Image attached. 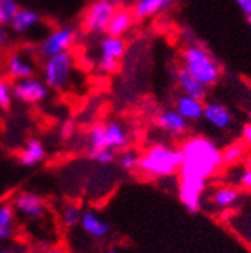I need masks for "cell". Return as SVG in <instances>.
I'll use <instances>...</instances> for the list:
<instances>
[{"instance_id": "6da1fadb", "label": "cell", "mask_w": 251, "mask_h": 253, "mask_svg": "<svg viewBox=\"0 0 251 253\" xmlns=\"http://www.w3.org/2000/svg\"><path fill=\"white\" fill-rule=\"evenodd\" d=\"M182 165L179 178L206 181L223 166L221 149L218 145L202 134L190 136L180 145Z\"/></svg>"}, {"instance_id": "7a4b0ae2", "label": "cell", "mask_w": 251, "mask_h": 253, "mask_svg": "<svg viewBox=\"0 0 251 253\" xmlns=\"http://www.w3.org/2000/svg\"><path fill=\"white\" fill-rule=\"evenodd\" d=\"M180 165V148L164 142H155L144 148L140 154L137 172L149 179L167 178L175 173H179Z\"/></svg>"}, {"instance_id": "3957f363", "label": "cell", "mask_w": 251, "mask_h": 253, "mask_svg": "<svg viewBox=\"0 0 251 253\" xmlns=\"http://www.w3.org/2000/svg\"><path fill=\"white\" fill-rule=\"evenodd\" d=\"M182 68H185L205 87H214L221 77V67L208 48L199 44H188L180 51Z\"/></svg>"}, {"instance_id": "277c9868", "label": "cell", "mask_w": 251, "mask_h": 253, "mask_svg": "<svg viewBox=\"0 0 251 253\" xmlns=\"http://www.w3.org/2000/svg\"><path fill=\"white\" fill-rule=\"evenodd\" d=\"M131 136L122 122L108 121L93 124L87 131L89 148H108L113 151H122L128 146Z\"/></svg>"}, {"instance_id": "5b68a950", "label": "cell", "mask_w": 251, "mask_h": 253, "mask_svg": "<svg viewBox=\"0 0 251 253\" xmlns=\"http://www.w3.org/2000/svg\"><path fill=\"white\" fill-rule=\"evenodd\" d=\"M74 70V57L70 51L60 53L45 59L44 62V83L48 89L62 90L65 89L72 77Z\"/></svg>"}, {"instance_id": "8992f818", "label": "cell", "mask_w": 251, "mask_h": 253, "mask_svg": "<svg viewBox=\"0 0 251 253\" xmlns=\"http://www.w3.org/2000/svg\"><path fill=\"white\" fill-rule=\"evenodd\" d=\"M116 5H113L111 0H93L87 6L83 15V27L87 34L101 35L106 34L107 26L116 11Z\"/></svg>"}, {"instance_id": "52a82bcc", "label": "cell", "mask_w": 251, "mask_h": 253, "mask_svg": "<svg viewBox=\"0 0 251 253\" xmlns=\"http://www.w3.org/2000/svg\"><path fill=\"white\" fill-rule=\"evenodd\" d=\"M75 40H77L75 27L70 26V24L62 26V27H57L56 30H53L51 34H48L44 38V41L38 47V51L42 57L48 59L51 56L70 51V48L74 45Z\"/></svg>"}, {"instance_id": "ba28073f", "label": "cell", "mask_w": 251, "mask_h": 253, "mask_svg": "<svg viewBox=\"0 0 251 253\" xmlns=\"http://www.w3.org/2000/svg\"><path fill=\"white\" fill-rule=\"evenodd\" d=\"M12 97L14 100L26 104H38L48 97V87L44 80L38 77H27L17 80L12 84Z\"/></svg>"}, {"instance_id": "9c48e42d", "label": "cell", "mask_w": 251, "mask_h": 253, "mask_svg": "<svg viewBox=\"0 0 251 253\" xmlns=\"http://www.w3.org/2000/svg\"><path fill=\"white\" fill-rule=\"evenodd\" d=\"M11 205L14 207L17 215L27 220H39L45 217L48 210L44 198L35 192H18L12 198Z\"/></svg>"}, {"instance_id": "30bf717a", "label": "cell", "mask_w": 251, "mask_h": 253, "mask_svg": "<svg viewBox=\"0 0 251 253\" xmlns=\"http://www.w3.org/2000/svg\"><path fill=\"white\" fill-rule=\"evenodd\" d=\"M205 190H206V181L203 179L179 178L178 196L182 205L190 212H197L202 208Z\"/></svg>"}, {"instance_id": "8fae6325", "label": "cell", "mask_w": 251, "mask_h": 253, "mask_svg": "<svg viewBox=\"0 0 251 253\" xmlns=\"http://www.w3.org/2000/svg\"><path fill=\"white\" fill-rule=\"evenodd\" d=\"M156 126L170 137H182L186 134L190 128V122H188L176 109H166L160 112L155 118Z\"/></svg>"}, {"instance_id": "7c38bea8", "label": "cell", "mask_w": 251, "mask_h": 253, "mask_svg": "<svg viewBox=\"0 0 251 253\" xmlns=\"http://www.w3.org/2000/svg\"><path fill=\"white\" fill-rule=\"evenodd\" d=\"M208 125H211L212 128L224 131L229 130L233 125V113L232 110L219 101H206L203 106V118Z\"/></svg>"}, {"instance_id": "4fadbf2b", "label": "cell", "mask_w": 251, "mask_h": 253, "mask_svg": "<svg viewBox=\"0 0 251 253\" xmlns=\"http://www.w3.org/2000/svg\"><path fill=\"white\" fill-rule=\"evenodd\" d=\"M80 226L84 234H87L93 240H104L110 235V225L106 220L101 218V215L93 210H83Z\"/></svg>"}, {"instance_id": "5bb4252c", "label": "cell", "mask_w": 251, "mask_h": 253, "mask_svg": "<svg viewBox=\"0 0 251 253\" xmlns=\"http://www.w3.org/2000/svg\"><path fill=\"white\" fill-rule=\"evenodd\" d=\"M178 0H136L133 5V14L136 20H146L169 11Z\"/></svg>"}, {"instance_id": "9a60e30c", "label": "cell", "mask_w": 251, "mask_h": 253, "mask_svg": "<svg viewBox=\"0 0 251 253\" xmlns=\"http://www.w3.org/2000/svg\"><path fill=\"white\" fill-rule=\"evenodd\" d=\"M175 80H176V84L182 95H188V97H193V98H197L202 101H205V98L208 97V87H205L202 83H199L185 68H182V67L178 68V71L175 74Z\"/></svg>"}, {"instance_id": "2e32d148", "label": "cell", "mask_w": 251, "mask_h": 253, "mask_svg": "<svg viewBox=\"0 0 251 253\" xmlns=\"http://www.w3.org/2000/svg\"><path fill=\"white\" fill-rule=\"evenodd\" d=\"M17 158H18V163L21 166L35 168L45 160V146L39 139L30 137L26 140V143H24V146L20 151Z\"/></svg>"}, {"instance_id": "e0dca14e", "label": "cell", "mask_w": 251, "mask_h": 253, "mask_svg": "<svg viewBox=\"0 0 251 253\" xmlns=\"http://www.w3.org/2000/svg\"><path fill=\"white\" fill-rule=\"evenodd\" d=\"M134 23H136V17L130 8L117 6L110 23H108V26H107L106 34L110 37H120L122 38L134 26Z\"/></svg>"}, {"instance_id": "ac0fdd59", "label": "cell", "mask_w": 251, "mask_h": 253, "mask_svg": "<svg viewBox=\"0 0 251 253\" xmlns=\"http://www.w3.org/2000/svg\"><path fill=\"white\" fill-rule=\"evenodd\" d=\"M6 73L12 80H23L32 77L35 73V67L24 53H12L6 62Z\"/></svg>"}, {"instance_id": "d6986e66", "label": "cell", "mask_w": 251, "mask_h": 253, "mask_svg": "<svg viewBox=\"0 0 251 253\" xmlns=\"http://www.w3.org/2000/svg\"><path fill=\"white\" fill-rule=\"evenodd\" d=\"M203 106H205V101L180 93L179 97L176 98L175 109L188 122H197V121H200L203 118Z\"/></svg>"}, {"instance_id": "ffe728a7", "label": "cell", "mask_w": 251, "mask_h": 253, "mask_svg": "<svg viewBox=\"0 0 251 253\" xmlns=\"http://www.w3.org/2000/svg\"><path fill=\"white\" fill-rule=\"evenodd\" d=\"M17 232V212L11 202L0 204V241L11 240Z\"/></svg>"}, {"instance_id": "44dd1931", "label": "cell", "mask_w": 251, "mask_h": 253, "mask_svg": "<svg viewBox=\"0 0 251 253\" xmlns=\"http://www.w3.org/2000/svg\"><path fill=\"white\" fill-rule=\"evenodd\" d=\"M241 198V192L233 185H219L212 192V204L218 210H230L233 208Z\"/></svg>"}, {"instance_id": "7402d4cb", "label": "cell", "mask_w": 251, "mask_h": 253, "mask_svg": "<svg viewBox=\"0 0 251 253\" xmlns=\"http://www.w3.org/2000/svg\"><path fill=\"white\" fill-rule=\"evenodd\" d=\"M38 23H39V14L36 11L29 8H20L14 15L12 21L9 23V26L17 34H26L30 29H34Z\"/></svg>"}, {"instance_id": "603a6c76", "label": "cell", "mask_w": 251, "mask_h": 253, "mask_svg": "<svg viewBox=\"0 0 251 253\" xmlns=\"http://www.w3.org/2000/svg\"><path fill=\"white\" fill-rule=\"evenodd\" d=\"M100 48H101V56L120 60L125 56V51H127V42L120 37L107 35L101 40Z\"/></svg>"}, {"instance_id": "cb8c5ba5", "label": "cell", "mask_w": 251, "mask_h": 253, "mask_svg": "<svg viewBox=\"0 0 251 253\" xmlns=\"http://www.w3.org/2000/svg\"><path fill=\"white\" fill-rule=\"evenodd\" d=\"M81 212L83 210L80 208L78 204L75 202H68L62 207L59 218H60V223L65 229H72L75 226L80 225V218H81Z\"/></svg>"}, {"instance_id": "d4e9b609", "label": "cell", "mask_w": 251, "mask_h": 253, "mask_svg": "<svg viewBox=\"0 0 251 253\" xmlns=\"http://www.w3.org/2000/svg\"><path fill=\"white\" fill-rule=\"evenodd\" d=\"M245 152H247V146L241 140L227 145L221 151L223 165H236V163H239L242 158L245 157Z\"/></svg>"}, {"instance_id": "484cf974", "label": "cell", "mask_w": 251, "mask_h": 253, "mask_svg": "<svg viewBox=\"0 0 251 253\" xmlns=\"http://www.w3.org/2000/svg\"><path fill=\"white\" fill-rule=\"evenodd\" d=\"M87 157L98 165H110L116 160V151L108 148H89Z\"/></svg>"}, {"instance_id": "4316f807", "label": "cell", "mask_w": 251, "mask_h": 253, "mask_svg": "<svg viewBox=\"0 0 251 253\" xmlns=\"http://www.w3.org/2000/svg\"><path fill=\"white\" fill-rule=\"evenodd\" d=\"M139 157H140V154L136 152L134 149H127V151H122L116 158H117V162H119V166L123 170L133 172V170H137Z\"/></svg>"}, {"instance_id": "83f0119b", "label": "cell", "mask_w": 251, "mask_h": 253, "mask_svg": "<svg viewBox=\"0 0 251 253\" xmlns=\"http://www.w3.org/2000/svg\"><path fill=\"white\" fill-rule=\"evenodd\" d=\"M18 9L20 6L17 0H0V24L9 26Z\"/></svg>"}, {"instance_id": "f1b7e54d", "label": "cell", "mask_w": 251, "mask_h": 253, "mask_svg": "<svg viewBox=\"0 0 251 253\" xmlns=\"http://www.w3.org/2000/svg\"><path fill=\"white\" fill-rule=\"evenodd\" d=\"M12 84L6 80H0V109L8 110L12 104Z\"/></svg>"}, {"instance_id": "f546056e", "label": "cell", "mask_w": 251, "mask_h": 253, "mask_svg": "<svg viewBox=\"0 0 251 253\" xmlns=\"http://www.w3.org/2000/svg\"><path fill=\"white\" fill-rule=\"evenodd\" d=\"M97 68L101 74L104 76H111L119 70V60L111 59V57H104L101 56L98 63H97Z\"/></svg>"}, {"instance_id": "4dcf8cb0", "label": "cell", "mask_w": 251, "mask_h": 253, "mask_svg": "<svg viewBox=\"0 0 251 253\" xmlns=\"http://www.w3.org/2000/svg\"><path fill=\"white\" fill-rule=\"evenodd\" d=\"M74 133H75V124H74V121H65L64 124L60 125V137L62 139H71L72 136H74Z\"/></svg>"}, {"instance_id": "1f68e13d", "label": "cell", "mask_w": 251, "mask_h": 253, "mask_svg": "<svg viewBox=\"0 0 251 253\" xmlns=\"http://www.w3.org/2000/svg\"><path fill=\"white\" fill-rule=\"evenodd\" d=\"M238 182H239L241 187H244L245 190H250V192H251V169L242 170L239 178H238Z\"/></svg>"}, {"instance_id": "d6a6232c", "label": "cell", "mask_w": 251, "mask_h": 253, "mask_svg": "<svg viewBox=\"0 0 251 253\" xmlns=\"http://www.w3.org/2000/svg\"><path fill=\"white\" fill-rule=\"evenodd\" d=\"M241 137H242V143L245 146H251V124H245L242 126V131H241Z\"/></svg>"}, {"instance_id": "836d02e7", "label": "cell", "mask_w": 251, "mask_h": 253, "mask_svg": "<svg viewBox=\"0 0 251 253\" xmlns=\"http://www.w3.org/2000/svg\"><path fill=\"white\" fill-rule=\"evenodd\" d=\"M233 2L245 15H248L251 12V0H233Z\"/></svg>"}, {"instance_id": "e575fe53", "label": "cell", "mask_w": 251, "mask_h": 253, "mask_svg": "<svg viewBox=\"0 0 251 253\" xmlns=\"http://www.w3.org/2000/svg\"><path fill=\"white\" fill-rule=\"evenodd\" d=\"M8 38H9V35H8V29H6V26L0 24V48H2V47L8 42Z\"/></svg>"}, {"instance_id": "d590c367", "label": "cell", "mask_w": 251, "mask_h": 253, "mask_svg": "<svg viewBox=\"0 0 251 253\" xmlns=\"http://www.w3.org/2000/svg\"><path fill=\"white\" fill-rule=\"evenodd\" d=\"M41 253H71V252H70V250H67L65 247L53 246V247H47V249H44Z\"/></svg>"}, {"instance_id": "8d00e7d4", "label": "cell", "mask_w": 251, "mask_h": 253, "mask_svg": "<svg viewBox=\"0 0 251 253\" xmlns=\"http://www.w3.org/2000/svg\"><path fill=\"white\" fill-rule=\"evenodd\" d=\"M245 166H247V169H251V154L245 158Z\"/></svg>"}, {"instance_id": "74e56055", "label": "cell", "mask_w": 251, "mask_h": 253, "mask_svg": "<svg viewBox=\"0 0 251 253\" xmlns=\"http://www.w3.org/2000/svg\"><path fill=\"white\" fill-rule=\"evenodd\" d=\"M104 253H120L119 250H116V249H108V250H106Z\"/></svg>"}, {"instance_id": "f35d334b", "label": "cell", "mask_w": 251, "mask_h": 253, "mask_svg": "<svg viewBox=\"0 0 251 253\" xmlns=\"http://www.w3.org/2000/svg\"><path fill=\"white\" fill-rule=\"evenodd\" d=\"M0 253H14V252L9 249H0Z\"/></svg>"}, {"instance_id": "ab89813d", "label": "cell", "mask_w": 251, "mask_h": 253, "mask_svg": "<svg viewBox=\"0 0 251 253\" xmlns=\"http://www.w3.org/2000/svg\"><path fill=\"white\" fill-rule=\"evenodd\" d=\"M247 21H248V24L251 26V12H250V14L247 15Z\"/></svg>"}, {"instance_id": "60d3db41", "label": "cell", "mask_w": 251, "mask_h": 253, "mask_svg": "<svg viewBox=\"0 0 251 253\" xmlns=\"http://www.w3.org/2000/svg\"><path fill=\"white\" fill-rule=\"evenodd\" d=\"M248 118H250V124H251V109H250V112H248Z\"/></svg>"}, {"instance_id": "b9f144b4", "label": "cell", "mask_w": 251, "mask_h": 253, "mask_svg": "<svg viewBox=\"0 0 251 253\" xmlns=\"http://www.w3.org/2000/svg\"><path fill=\"white\" fill-rule=\"evenodd\" d=\"M250 223H251V215H250Z\"/></svg>"}, {"instance_id": "7bdbcfd3", "label": "cell", "mask_w": 251, "mask_h": 253, "mask_svg": "<svg viewBox=\"0 0 251 253\" xmlns=\"http://www.w3.org/2000/svg\"><path fill=\"white\" fill-rule=\"evenodd\" d=\"M0 56H2V53H0Z\"/></svg>"}]
</instances>
